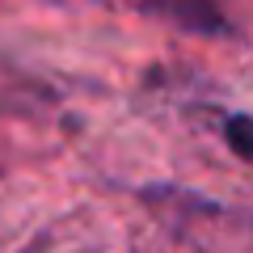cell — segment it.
I'll return each instance as SVG.
<instances>
[{"label":"cell","mask_w":253,"mask_h":253,"mask_svg":"<svg viewBox=\"0 0 253 253\" xmlns=\"http://www.w3.org/2000/svg\"><path fill=\"white\" fill-rule=\"evenodd\" d=\"M228 144H232L236 156L253 161V118H232L228 123Z\"/></svg>","instance_id":"cell-1"}]
</instances>
